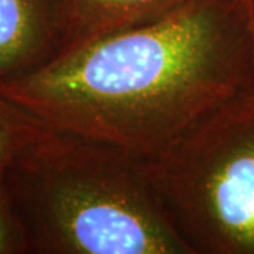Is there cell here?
Listing matches in <instances>:
<instances>
[{
  "label": "cell",
  "mask_w": 254,
  "mask_h": 254,
  "mask_svg": "<svg viewBox=\"0 0 254 254\" xmlns=\"http://www.w3.org/2000/svg\"><path fill=\"white\" fill-rule=\"evenodd\" d=\"M254 89V0H185L0 81V96L50 128L143 160Z\"/></svg>",
  "instance_id": "obj_1"
},
{
  "label": "cell",
  "mask_w": 254,
  "mask_h": 254,
  "mask_svg": "<svg viewBox=\"0 0 254 254\" xmlns=\"http://www.w3.org/2000/svg\"><path fill=\"white\" fill-rule=\"evenodd\" d=\"M144 171L190 254H254V89L144 160Z\"/></svg>",
  "instance_id": "obj_3"
},
{
  "label": "cell",
  "mask_w": 254,
  "mask_h": 254,
  "mask_svg": "<svg viewBox=\"0 0 254 254\" xmlns=\"http://www.w3.org/2000/svg\"><path fill=\"white\" fill-rule=\"evenodd\" d=\"M60 50L53 0H0V81L34 71Z\"/></svg>",
  "instance_id": "obj_4"
},
{
  "label": "cell",
  "mask_w": 254,
  "mask_h": 254,
  "mask_svg": "<svg viewBox=\"0 0 254 254\" xmlns=\"http://www.w3.org/2000/svg\"><path fill=\"white\" fill-rule=\"evenodd\" d=\"M60 54L163 17L185 0H53ZM57 55V57H58Z\"/></svg>",
  "instance_id": "obj_5"
},
{
  "label": "cell",
  "mask_w": 254,
  "mask_h": 254,
  "mask_svg": "<svg viewBox=\"0 0 254 254\" xmlns=\"http://www.w3.org/2000/svg\"><path fill=\"white\" fill-rule=\"evenodd\" d=\"M48 127L0 96V177L28 144Z\"/></svg>",
  "instance_id": "obj_6"
},
{
  "label": "cell",
  "mask_w": 254,
  "mask_h": 254,
  "mask_svg": "<svg viewBox=\"0 0 254 254\" xmlns=\"http://www.w3.org/2000/svg\"><path fill=\"white\" fill-rule=\"evenodd\" d=\"M1 180H3V177L0 178V182ZM1 203L3 202L0 199V253H7V252H11V249L14 247L16 237L13 236L11 218Z\"/></svg>",
  "instance_id": "obj_7"
},
{
  "label": "cell",
  "mask_w": 254,
  "mask_h": 254,
  "mask_svg": "<svg viewBox=\"0 0 254 254\" xmlns=\"http://www.w3.org/2000/svg\"><path fill=\"white\" fill-rule=\"evenodd\" d=\"M31 245L54 254H190L144 171V160L50 128L3 174Z\"/></svg>",
  "instance_id": "obj_2"
}]
</instances>
